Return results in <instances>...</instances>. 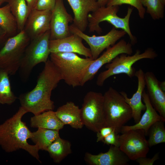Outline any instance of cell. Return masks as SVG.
I'll use <instances>...</instances> for the list:
<instances>
[{
    "mask_svg": "<svg viewBox=\"0 0 165 165\" xmlns=\"http://www.w3.org/2000/svg\"><path fill=\"white\" fill-rule=\"evenodd\" d=\"M9 37L6 31L0 26V50Z\"/></svg>",
    "mask_w": 165,
    "mask_h": 165,
    "instance_id": "obj_35",
    "label": "cell"
},
{
    "mask_svg": "<svg viewBox=\"0 0 165 165\" xmlns=\"http://www.w3.org/2000/svg\"><path fill=\"white\" fill-rule=\"evenodd\" d=\"M144 7L146 8V12L154 20L163 18L164 14L165 5L161 0H141Z\"/></svg>",
    "mask_w": 165,
    "mask_h": 165,
    "instance_id": "obj_29",
    "label": "cell"
},
{
    "mask_svg": "<svg viewBox=\"0 0 165 165\" xmlns=\"http://www.w3.org/2000/svg\"><path fill=\"white\" fill-rule=\"evenodd\" d=\"M9 0H0V7L2 6L3 3L9 2Z\"/></svg>",
    "mask_w": 165,
    "mask_h": 165,
    "instance_id": "obj_39",
    "label": "cell"
},
{
    "mask_svg": "<svg viewBox=\"0 0 165 165\" xmlns=\"http://www.w3.org/2000/svg\"><path fill=\"white\" fill-rule=\"evenodd\" d=\"M56 2V0H37L34 9L52 11L55 6Z\"/></svg>",
    "mask_w": 165,
    "mask_h": 165,
    "instance_id": "obj_31",
    "label": "cell"
},
{
    "mask_svg": "<svg viewBox=\"0 0 165 165\" xmlns=\"http://www.w3.org/2000/svg\"><path fill=\"white\" fill-rule=\"evenodd\" d=\"M145 86L150 102L161 117L165 120V93L161 89L160 82L153 73H145Z\"/></svg>",
    "mask_w": 165,
    "mask_h": 165,
    "instance_id": "obj_18",
    "label": "cell"
},
{
    "mask_svg": "<svg viewBox=\"0 0 165 165\" xmlns=\"http://www.w3.org/2000/svg\"><path fill=\"white\" fill-rule=\"evenodd\" d=\"M62 80L59 71L49 59L38 77L35 87L19 96L21 107L34 115L53 110L54 105L51 99V93Z\"/></svg>",
    "mask_w": 165,
    "mask_h": 165,
    "instance_id": "obj_1",
    "label": "cell"
},
{
    "mask_svg": "<svg viewBox=\"0 0 165 165\" xmlns=\"http://www.w3.org/2000/svg\"><path fill=\"white\" fill-rule=\"evenodd\" d=\"M27 112L20 106L11 117L0 124V145L7 152L24 149L41 162L38 145H31L27 141L31 132L22 120V117Z\"/></svg>",
    "mask_w": 165,
    "mask_h": 165,
    "instance_id": "obj_2",
    "label": "cell"
},
{
    "mask_svg": "<svg viewBox=\"0 0 165 165\" xmlns=\"http://www.w3.org/2000/svg\"><path fill=\"white\" fill-rule=\"evenodd\" d=\"M145 136L141 129L130 130L119 135V148L130 160L146 156L149 147Z\"/></svg>",
    "mask_w": 165,
    "mask_h": 165,
    "instance_id": "obj_11",
    "label": "cell"
},
{
    "mask_svg": "<svg viewBox=\"0 0 165 165\" xmlns=\"http://www.w3.org/2000/svg\"><path fill=\"white\" fill-rule=\"evenodd\" d=\"M46 151L55 163H59L71 153V144L69 141L60 137L48 146Z\"/></svg>",
    "mask_w": 165,
    "mask_h": 165,
    "instance_id": "obj_23",
    "label": "cell"
},
{
    "mask_svg": "<svg viewBox=\"0 0 165 165\" xmlns=\"http://www.w3.org/2000/svg\"><path fill=\"white\" fill-rule=\"evenodd\" d=\"M51 13L49 10H31L24 29L31 40L50 30Z\"/></svg>",
    "mask_w": 165,
    "mask_h": 165,
    "instance_id": "obj_15",
    "label": "cell"
},
{
    "mask_svg": "<svg viewBox=\"0 0 165 165\" xmlns=\"http://www.w3.org/2000/svg\"><path fill=\"white\" fill-rule=\"evenodd\" d=\"M103 96L105 127H112L119 134L122 127L132 118L131 109L123 95L112 87Z\"/></svg>",
    "mask_w": 165,
    "mask_h": 165,
    "instance_id": "obj_4",
    "label": "cell"
},
{
    "mask_svg": "<svg viewBox=\"0 0 165 165\" xmlns=\"http://www.w3.org/2000/svg\"><path fill=\"white\" fill-rule=\"evenodd\" d=\"M119 9V6H103L99 7L95 11L88 15V25L90 32H96L101 34L102 29L100 23L106 21L111 24L116 29H120L124 31L129 36L132 44L137 42L136 38L132 34L130 29L129 21L133 8L129 7L125 16L121 18L117 15Z\"/></svg>",
    "mask_w": 165,
    "mask_h": 165,
    "instance_id": "obj_5",
    "label": "cell"
},
{
    "mask_svg": "<svg viewBox=\"0 0 165 165\" xmlns=\"http://www.w3.org/2000/svg\"><path fill=\"white\" fill-rule=\"evenodd\" d=\"M113 130V128L110 127L106 126L102 127L97 132L96 141H102L106 136Z\"/></svg>",
    "mask_w": 165,
    "mask_h": 165,
    "instance_id": "obj_34",
    "label": "cell"
},
{
    "mask_svg": "<svg viewBox=\"0 0 165 165\" xmlns=\"http://www.w3.org/2000/svg\"><path fill=\"white\" fill-rule=\"evenodd\" d=\"M82 39L78 35L72 34L63 38L50 40L49 49L51 53H73L92 58L89 48L85 46Z\"/></svg>",
    "mask_w": 165,
    "mask_h": 165,
    "instance_id": "obj_14",
    "label": "cell"
},
{
    "mask_svg": "<svg viewBox=\"0 0 165 165\" xmlns=\"http://www.w3.org/2000/svg\"><path fill=\"white\" fill-rule=\"evenodd\" d=\"M74 14L73 24L82 31L88 25V15L99 7L97 0H67Z\"/></svg>",
    "mask_w": 165,
    "mask_h": 165,
    "instance_id": "obj_17",
    "label": "cell"
},
{
    "mask_svg": "<svg viewBox=\"0 0 165 165\" xmlns=\"http://www.w3.org/2000/svg\"><path fill=\"white\" fill-rule=\"evenodd\" d=\"M59 131L43 128H38L36 131L31 132V139L39 149L46 151L48 146L60 137Z\"/></svg>",
    "mask_w": 165,
    "mask_h": 165,
    "instance_id": "obj_25",
    "label": "cell"
},
{
    "mask_svg": "<svg viewBox=\"0 0 165 165\" xmlns=\"http://www.w3.org/2000/svg\"><path fill=\"white\" fill-rule=\"evenodd\" d=\"M80 111L83 125L90 130L97 133L105 127L103 96L101 93L88 92L84 98Z\"/></svg>",
    "mask_w": 165,
    "mask_h": 165,
    "instance_id": "obj_9",
    "label": "cell"
},
{
    "mask_svg": "<svg viewBox=\"0 0 165 165\" xmlns=\"http://www.w3.org/2000/svg\"><path fill=\"white\" fill-rule=\"evenodd\" d=\"M50 30L30 40L18 70L20 77L23 81L28 79L35 66L42 63L45 64L49 59L50 54Z\"/></svg>",
    "mask_w": 165,
    "mask_h": 165,
    "instance_id": "obj_8",
    "label": "cell"
},
{
    "mask_svg": "<svg viewBox=\"0 0 165 165\" xmlns=\"http://www.w3.org/2000/svg\"><path fill=\"white\" fill-rule=\"evenodd\" d=\"M123 4L130 5L135 7L137 10L140 18H144L146 9L142 5L141 0H108L106 6H119Z\"/></svg>",
    "mask_w": 165,
    "mask_h": 165,
    "instance_id": "obj_30",
    "label": "cell"
},
{
    "mask_svg": "<svg viewBox=\"0 0 165 165\" xmlns=\"http://www.w3.org/2000/svg\"><path fill=\"white\" fill-rule=\"evenodd\" d=\"M160 86L162 90L165 92V82H160Z\"/></svg>",
    "mask_w": 165,
    "mask_h": 165,
    "instance_id": "obj_38",
    "label": "cell"
},
{
    "mask_svg": "<svg viewBox=\"0 0 165 165\" xmlns=\"http://www.w3.org/2000/svg\"><path fill=\"white\" fill-rule=\"evenodd\" d=\"M26 1L30 10L34 9L37 0H26Z\"/></svg>",
    "mask_w": 165,
    "mask_h": 165,
    "instance_id": "obj_36",
    "label": "cell"
},
{
    "mask_svg": "<svg viewBox=\"0 0 165 165\" xmlns=\"http://www.w3.org/2000/svg\"><path fill=\"white\" fill-rule=\"evenodd\" d=\"M163 120L157 121L150 127L148 132L147 140L149 147L158 144L165 142V128Z\"/></svg>",
    "mask_w": 165,
    "mask_h": 165,
    "instance_id": "obj_28",
    "label": "cell"
},
{
    "mask_svg": "<svg viewBox=\"0 0 165 165\" xmlns=\"http://www.w3.org/2000/svg\"><path fill=\"white\" fill-rule=\"evenodd\" d=\"M50 56L62 79L73 88L81 86L87 69L94 60L91 58L81 57L73 53H51Z\"/></svg>",
    "mask_w": 165,
    "mask_h": 165,
    "instance_id": "obj_3",
    "label": "cell"
},
{
    "mask_svg": "<svg viewBox=\"0 0 165 165\" xmlns=\"http://www.w3.org/2000/svg\"><path fill=\"white\" fill-rule=\"evenodd\" d=\"M8 4L16 20L18 32L23 30L31 11L26 0H9Z\"/></svg>",
    "mask_w": 165,
    "mask_h": 165,
    "instance_id": "obj_24",
    "label": "cell"
},
{
    "mask_svg": "<svg viewBox=\"0 0 165 165\" xmlns=\"http://www.w3.org/2000/svg\"><path fill=\"white\" fill-rule=\"evenodd\" d=\"M71 34H75L84 40L90 47L92 58L95 60L105 49L112 46L126 34L123 30H118L113 27L106 34L102 35L90 36L82 31L73 24L69 26Z\"/></svg>",
    "mask_w": 165,
    "mask_h": 165,
    "instance_id": "obj_10",
    "label": "cell"
},
{
    "mask_svg": "<svg viewBox=\"0 0 165 165\" xmlns=\"http://www.w3.org/2000/svg\"><path fill=\"white\" fill-rule=\"evenodd\" d=\"M30 40L24 30L9 37L0 50V70L9 75H15Z\"/></svg>",
    "mask_w": 165,
    "mask_h": 165,
    "instance_id": "obj_6",
    "label": "cell"
},
{
    "mask_svg": "<svg viewBox=\"0 0 165 165\" xmlns=\"http://www.w3.org/2000/svg\"><path fill=\"white\" fill-rule=\"evenodd\" d=\"M108 0H97V2L99 7L105 6Z\"/></svg>",
    "mask_w": 165,
    "mask_h": 165,
    "instance_id": "obj_37",
    "label": "cell"
},
{
    "mask_svg": "<svg viewBox=\"0 0 165 165\" xmlns=\"http://www.w3.org/2000/svg\"><path fill=\"white\" fill-rule=\"evenodd\" d=\"M84 159L90 165H127L130 160L119 147L112 145L105 153L93 155L87 152Z\"/></svg>",
    "mask_w": 165,
    "mask_h": 165,
    "instance_id": "obj_16",
    "label": "cell"
},
{
    "mask_svg": "<svg viewBox=\"0 0 165 165\" xmlns=\"http://www.w3.org/2000/svg\"><path fill=\"white\" fill-rule=\"evenodd\" d=\"M0 26L6 31L9 37L18 33L16 20L8 3L3 6L0 7Z\"/></svg>",
    "mask_w": 165,
    "mask_h": 165,
    "instance_id": "obj_26",
    "label": "cell"
},
{
    "mask_svg": "<svg viewBox=\"0 0 165 165\" xmlns=\"http://www.w3.org/2000/svg\"><path fill=\"white\" fill-rule=\"evenodd\" d=\"M158 56L156 51L148 48L141 53L137 50L133 55L122 54L115 57L111 62L106 64L107 69L98 75L96 84L98 86H103L105 81L109 77L117 74H125L131 78L135 76L136 70L132 67L136 62L144 59H154Z\"/></svg>",
    "mask_w": 165,
    "mask_h": 165,
    "instance_id": "obj_7",
    "label": "cell"
},
{
    "mask_svg": "<svg viewBox=\"0 0 165 165\" xmlns=\"http://www.w3.org/2000/svg\"><path fill=\"white\" fill-rule=\"evenodd\" d=\"M159 152L155 154L151 158H148L146 157H139L135 160L140 165H152L154 162L159 158Z\"/></svg>",
    "mask_w": 165,
    "mask_h": 165,
    "instance_id": "obj_33",
    "label": "cell"
},
{
    "mask_svg": "<svg viewBox=\"0 0 165 165\" xmlns=\"http://www.w3.org/2000/svg\"><path fill=\"white\" fill-rule=\"evenodd\" d=\"M162 2L165 5V0H161Z\"/></svg>",
    "mask_w": 165,
    "mask_h": 165,
    "instance_id": "obj_40",
    "label": "cell"
},
{
    "mask_svg": "<svg viewBox=\"0 0 165 165\" xmlns=\"http://www.w3.org/2000/svg\"><path fill=\"white\" fill-rule=\"evenodd\" d=\"M119 135L116 133L114 130L106 136L102 142L108 145H112L119 147Z\"/></svg>",
    "mask_w": 165,
    "mask_h": 165,
    "instance_id": "obj_32",
    "label": "cell"
},
{
    "mask_svg": "<svg viewBox=\"0 0 165 165\" xmlns=\"http://www.w3.org/2000/svg\"><path fill=\"white\" fill-rule=\"evenodd\" d=\"M56 114L64 125L75 129H81L84 125L81 116L80 108L73 102L69 101L59 107Z\"/></svg>",
    "mask_w": 165,
    "mask_h": 165,
    "instance_id": "obj_21",
    "label": "cell"
},
{
    "mask_svg": "<svg viewBox=\"0 0 165 165\" xmlns=\"http://www.w3.org/2000/svg\"><path fill=\"white\" fill-rule=\"evenodd\" d=\"M133 53L132 44L124 39L121 40L108 47L101 55L94 60L89 65L82 81L81 86L92 80L102 66L111 62L117 56L122 54L130 55Z\"/></svg>",
    "mask_w": 165,
    "mask_h": 165,
    "instance_id": "obj_12",
    "label": "cell"
},
{
    "mask_svg": "<svg viewBox=\"0 0 165 165\" xmlns=\"http://www.w3.org/2000/svg\"><path fill=\"white\" fill-rule=\"evenodd\" d=\"M142 99L146 106L144 114L138 122L131 126H123L121 133H123L130 130L141 129L143 130L145 135H147L150 127L155 122L164 120L158 114L151 104L147 93L145 90L142 95Z\"/></svg>",
    "mask_w": 165,
    "mask_h": 165,
    "instance_id": "obj_20",
    "label": "cell"
},
{
    "mask_svg": "<svg viewBox=\"0 0 165 165\" xmlns=\"http://www.w3.org/2000/svg\"><path fill=\"white\" fill-rule=\"evenodd\" d=\"M9 75L0 70V104L2 105H11L17 98L12 90Z\"/></svg>",
    "mask_w": 165,
    "mask_h": 165,
    "instance_id": "obj_27",
    "label": "cell"
},
{
    "mask_svg": "<svg viewBox=\"0 0 165 165\" xmlns=\"http://www.w3.org/2000/svg\"><path fill=\"white\" fill-rule=\"evenodd\" d=\"M73 18L68 13L63 0H56L55 6L51 11L50 23V40L66 37L71 33L69 24Z\"/></svg>",
    "mask_w": 165,
    "mask_h": 165,
    "instance_id": "obj_13",
    "label": "cell"
},
{
    "mask_svg": "<svg viewBox=\"0 0 165 165\" xmlns=\"http://www.w3.org/2000/svg\"><path fill=\"white\" fill-rule=\"evenodd\" d=\"M135 76L138 80L137 90L131 98H129L124 91L119 92L123 96L125 101L130 107L132 111V117L136 123L139 121L141 112L146 109V106L142 101V95L145 87V73L141 68L136 72Z\"/></svg>",
    "mask_w": 165,
    "mask_h": 165,
    "instance_id": "obj_19",
    "label": "cell"
},
{
    "mask_svg": "<svg viewBox=\"0 0 165 165\" xmlns=\"http://www.w3.org/2000/svg\"><path fill=\"white\" fill-rule=\"evenodd\" d=\"M30 125L32 128L59 130L64 125L57 117L55 112L49 110L31 117Z\"/></svg>",
    "mask_w": 165,
    "mask_h": 165,
    "instance_id": "obj_22",
    "label": "cell"
}]
</instances>
